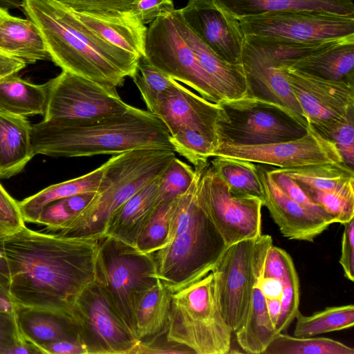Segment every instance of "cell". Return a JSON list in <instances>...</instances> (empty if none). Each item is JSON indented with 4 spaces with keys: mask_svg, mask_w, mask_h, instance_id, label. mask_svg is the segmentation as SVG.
Masks as SVG:
<instances>
[{
    "mask_svg": "<svg viewBox=\"0 0 354 354\" xmlns=\"http://www.w3.org/2000/svg\"><path fill=\"white\" fill-rule=\"evenodd\" d=\"M103 236H64L32 230L26 225L8 236L3 250L9 292L15 303L73 318L75 297L95 279Z\"/></svg>",
    "mask_w": 354,
    "mask_h": 354,
    "instance_id": "obj_1",
    "label": "cell"
},
{
    "mask_svg": "<svg viewBox=\"0 0 354 354\" xmlns=\"http://www.w3.org/2000/svg\"><path fill=\"white\" fill-rule=\"evenodd\" d=\"M31 145L35 156L55 158L116 155L142 149L175 151L160 118L132 106L115 115L43 120L32 126Z\"/></svg>",
    "mask_w": 354,
    "mask_h": 354,
    "instance_id": "obj_2",
    "label": "cell"
},
{
    "mask_svg": "<svg viewBox=\"0 0 354 354\" xmlns=\"http://www.w3.org/2000/svg\"><path fill=\"white\" fill-rule=\"evenodd\" d=\"M21 7L62 71L113 88L136 73L140 57L103 39L57 1L22 0Z\"/></svg>",
    "mask_w": 354,
    "mask_h": 354,
    "instance_id": "obj_3",
    "label": "cell"
},
{
    "mask_svg": "<svg viewBox=\"0 0 354 354\" xmlns=\"http://www.w3.org/2000/svg\"><path fill=\"white\" fill-rule=\"evenodd\" d=\"M204 168H195L190 187L177 197L167 244L152 253L159 279L171 292L212 271L227 247L197 200Z\"/></svg>",
    "mask_w": 354,
    "mask_h": 354,
    "instance_id": "obj_4",
    "label": "cell"
},
{
    "mask_svg": "<svg viewBox=\"0 0 354 354\" xmlns=\"http://www.w3.org/2000/svg\"><path fill=\"white\" fill-rule=\"evenodd\" d=\"M176 152L158 149H135L108 160L104 187L65 227L64 236H103L113 214L134 194L160 176Z\"/></svg>",
    "mask_w": 354,
    "mask_h": 354,
    "instance_id": "obj_5",
    "label": "cell"
},
{
    "mask_svg": "<svg viewBox=\"0 0 354 354\" xmlns=\"http://www.w3.org/2000/svg\"><path fill=\"white\" fill-rule=\"evenodd\" d=\"M232 333L219 306L212 271L171 292L168 340L196 354H227Z\"/></svg>",
    "mask_w": 354,
    "mask_h": 354,
    "instance_id": "obj_6",
    "label": "cell"
},
{
    "mask_svg": "<svg viewBox=\"0 0 354 354\" xmlns=\"http://www.w3.org/2000/svg\"><path fill=\"white\" fill-rule=\"evenodd\" d=\"M95 280L134 333V304L142 292L160 281L153 254L105 235L97 250Z\"/></svg>",
    "mask_w": 354,
    "mask_h": 354,
    "instance_id": "obj_7",
    "label": "cell"
},
{
    "mask_svg": "<svg viewBox=\"0 0 354 354\" xmlns=\"http://www.w3.org/2000/svg\"><path fill=\"white\" fill-rule=\"evenodd\" d=\"M221 113L216 130L218 145H258L299 138L308 127L274 103L245 96L218 103Z\"/></svg>",
    "mask_w": 354,
    "mask_h": 354,
    "instance_id": "obj_8",
    "label": "cell"
},
{
    "mask_svg": "<svg viewBox=\"0 0 354 354\" xmlns=\"http://www.w3.org/2000/svg\"><path fill=\"white\" fill-rule=\"evenodd\" d=\"M196 196L226 246L262 234L263 201L230 190L211 164L201 173Z\"/></svg>",
    "mask_w": 354,
    "mask_h": 354,
    "instance_id": "obj_9",
    "label": "cell"
},
{
    "mask_svg": "<svg viewBox=\"0 0 354 354\" xmlns=\"http://www.w3.org/2000/svg\"><path fill=\"white\" fill-rule=\"evenodd\" d=\"M72 315L87 354H131L140 341L95 279L75 297Z\"/></svg>",
    "mask_w": 354,
    "mask_h": 354,
    "instance_id": "obj_10",
    "label": "cell"
},
{
    "mask_svg": "<svg viewBox=\"0 0 354 354\" xmlns=\"http://www.w3.org/2000/svg\"><path fill=\"white\" fill-rule=\"evenodd\" d=\"M171 13L149 24L142 57L174 80L192 88L205 100L218 104L223 99L216 84L180 34Z\"/></svg>",
    "mask_w": 354,
    "mask_h": 354,
    "instance_id": "obj_11",
    "label": "cell"
},
{
    "mask_svg": "<svg viewBox=\"0 0 354 354\" xmlns=\"http://www.w3.org/2000/svg\"><path fill=\"white\" fill-rule=\"evenodd\" d=\"M269 236L227 246L212 270L222 314L234 333L247 317L262 248Z\"/></svg>",
    "mask_w": 354,
    "mask_h": 354,
    "instance_id": "obj_12",
    "label": "cell"
},
{
    "mask_svg": "<svg viewBox=\"0 0 354 354\" xmlns=\"http://www.w3.org/2000/svg\"><path fill=\"white\" fill-rule=\"evenodd\" d=\"M279 63L306 120L319 134L354 113V80L324 79Z\"/></svg>",
    "mask_w": 354,
    "mask_h": 354,
    "instance_id": "obj_13",
    "label": "cell"
},
{
    "mask_svg": "<svg viewBox=\"0 0 354 354\" xmlns=\"http://www.w3.org/2000/svg\"><path fill=\"white\" fill-rule=\"evenodd\" d=\"M245 35L317 41L354 35V17L320 10L270 12L238 19Z\"/></svg>",
    "mask_w": 354,
    "mask_h": 354,
    "instance_id": "obj_14",
    "label": "cell"
},
{
    "mask_svg": "<svg viewBox=\"0 0 354 354\" xmlns=\"http://www.w3.org/2000/svg\"><path fill=\"white\" fill-rule=\"evenodd\" d=\"M47 104L44 120L86 119L126 112L131 105L119 96L116 88L62 71L46 83Z\"/></svg>",
    "mask_w": 354,
    "mask_h": 354,
    "instance_id": "obj_15",
    "label": "cell"
},
{
    "mask_svg": "<svg viewBox=\"0 0 354 354\" xmlns=\"http://www.w3.org/2000/svg\"><path fill=\"white\" fill-rule=\"evenodd\" d=\"M241 66L247 84V96L278 104L288 111L301 124L308 126L268 37L245 35Z\"/></svg>",
    "mask_w": 354,
    "mask_h": 354,
    "instance_id": "obj_16",
    "label": "cell"
},
{
    "mask_svg": "<svg viewBox=\"0 0 354 354\" xmlns=\"http://www.w3.org/2000/svg\"><path fill=\"white\" fill-rule=\"evenodd\" d=\"M216 156L234 158L279 168L343 162L335 144L309 124L304 136L289 141L258 145L220 143L212 153V157Z\"/></svg>",
    "mask_w": 354,
    "mask_h": 354,
    "instance_id": "obj_17",
    "label": "cell"
},
{
    "mask_svg": "<svg viewBox=\"0 0 354 354\" xmlns=\"http://www.w3.org/2000/svg\"><path fill=\"white\" fill-rule=\"evenodd\" d=\"M178 10L190 30L219 57L241 65L245 35L236 17L214 0H188Z\"/></svg>",
    "mask_w": 354,
    "mask_h": 354,
    "instance_id": "obj_18",
    "label": "cell"
},
{
    "mask_svg": "<svg viewBox=\"0 0 354 354\" xmlns=\"http://www.w3.org/2000/svg\"><path fill=\"white\" fill-rule=\"evenodd\" d=\"M221 113L218 104L205 100L174 80L154 114L166 125L170 136L180 129H189L207 138L217 147L216 127Z\"/></svg>",
    "mask_w": 354,
    "mask_h": 354,
    "instance_id": "obj_19",
    "label": "cell"
},
{
    "mask_svg": "<svg viewBox=\"0 0 354 354\" xmlns=\"http://www.w3.org/2000/svg\"><path fill=\"white\" fill-rule=\"evenodd\" d=\"M267 207L281 234L289 240L313 242L330 225L329 222L290 198L277 185L269 169L257 165Z\"/></svg>",
    "mask_w": 354,
    "mask_h": 354,
    "instance_id": "obj_20",
    "label": "cell"
},
{
    "mask_svg": "<svg viewBox=\"0 0 354 354\" xmlns=\"http://www.w3.org/2000/svg\"><path fill=\"white\" fill-rule=\"evenodd\" d=\"M171 15L180 34L216 84L223 100L246 96L247 84L242 66L230 64L219 57L190 30L179 10L175 9Z\"/></svg>",
    "mask_w": 354,
    "mask_h": 354,
    "instance_id": "obj_21",
    "label": "cell"
},
{
    "mask_svg": "<svg viewBox=\"0 0 354 354\" xmlns=\"http://www.w3.org/2000/svg\"><path fill=\"white\" fill-rule=\"evenodd\" d=\"M272 244V238L270 236L259 257L247 317L242 326L234 332L239 345L246 353L263 354L276 335L268 315L266 300L261 289L266 254Z\"/></svg>",
    "mask_w": 354,
    "mask_h": 354,
    "instance_id": "obj_22",
    "label": "cell"
},
{
    "mask_svg": "<svg viewBox=\"0 0 354 354\" xmlns=\"http://www.w3.org/2000/svg\"><path fill=\"white\" fill-rule=\"evenodd\" d=\"M73 12L85 26L109 44L140 58L144 57L147 27L133 11L115 13Z\"/></svg>",
    "mask_w": 354,
    "mask_h": 354,
    "instance_id": "obj_23",
    "label": "cell"
},
{
    "mask_svg": "<svg viewBox=\"0 0 354 354\" xmlns=\"http://www.w3.org/2000/svg\"><path fill=\"white\" fill-rule=\"evenodd\" d=\"M160 176L129 198L111 217L105 235L135 245L159 198Z\"/></svg>",
    "mask_w": 354,
    "mask_h": 354,
    "instance_id": "obj_24",
    "label": "cell"
},
{
    "mask_svg": "<svg viewBox=\"0 0 354 354\" xmlns=\"http://www.w3.org/2000/svg\"><path fill=\"white\" fill-rule=\"evenodd\" d=\"M15 315L24 337L39 348L42 354V348L47 344L62 339H78L75 324L66 315L19 306Z\"/></svg>",
    "mask_w": 354,
    "mask_h": 354,
    "instance_id": "obj_25",
    "label": "cell"
},
{
    "mask_svg": "<svg viewBox=\"0 0 354 354\" xmlns=\"http://www.w3.org/2000/svg\"><path fill=\"white\" fill-rule=\"evenodd\" d=\"M282 64L300 72L331 80H354V35L336 44Z\"/></svg>",
    "mask_w": 354,
    "mask_h": 354,
    "instance_id": "obj_26",
    "label": "cell"
},
{
    "mask_svg": "<svg viewBox=\"0 0 354 354\" xmlns=\"http://www.w3.org/2000/svg\"><path fill=\"white\" fill-rule=\"evenodd\" d=\"M31 131L26 117L0 111V178L19 174L35 156Z\"/></svg>",
    "mask_w": 354,
    "mask_h": 354,
    "instance_id": "obj_27",
    "label": "cell"
},
{
    "mask_svg": "<svg viewBox=\"0 0 354 354\" xmlns=\"http://www.w3.org/2000/svg\"><path fill=\"white\" fill-rule=\"evenodd\" d=\"M237 19L270 12L320 10L354 17L353 0H214Z\"/></svg>",
    "mask_w": 354,
    "mask_h": 354,
    "instance_id": "obj_28",
    "label": "cell"
},
{
    "mask_svg": "<svg viewBox=\"0 0 354 354\" xmlns=\"http://www.w3.org/2000/svg\"><path fill=\"white\" fill-rule=\"evenodd\" d=\"M0 49L27 64L50 59L36 24L28 18L22 19L10 14L0 23Z\"/></svg>",
    "mask_w": 354,
    "mask_h": 354,
    "instance_id": "obj_29",
    "label": "cell"
},
{
    "mask_svg": "<svg viewBox=\"0 0 354 354\" xmlns=\"http://www.w3.org/2000/svg\"><path fill=\"white\" fill-rule=\"evenodd\" d=\"M108 160L93 171L75 178L50 185L18 202L24 222L35 223L41 209L48 203L84 192H98L104 187Z\"/></svg>",
    "mask_w": 354,
    "mask_h": 354,
    "instance_id": "obj_30",
    "label": "cell"
},
{
    "mask_svg": "<svg viewBox=\"0 0 354 354\" xmlns=\"http://www.w3.org/2000/svg\"><path fill=\"white\" fill-rule=\"evenodd\" d=\"M171 292L158 281L142 292L133 312V332L139 339L159 334L167 328Z\"/></svg>",
    "mask_w": 354,
    "mask_h": 354,
    "instance_id": "obj_31",
    "label": "cell"
},
{
    "mask_svg": "<svg viewBox=\"0 0 354 354\" xmlns=\"http://www.w3.org/2000/svg\"><path fill=\"white\" fill-rule=\"evenodd\" d=\"M47 104V87L35 84L17 75V73L0 80V111L10 115L27 117L44 115Z\"/></svg>",
    "mask_w": 354,
    "mask_h": 354,
    "instance_id": "obj_32",
    "label": "cell"
},
{
    "mask_svg": "<svg viewBox=\"0 0 354 354\" xmlns=\"http://www.w3.org/2000/svg\"><path fill=\"white\" fill-rule=\"evenodd\" d=\"M210 164L230 190L257 197L263 201V190L257 165L244 160L223 156H216Z\"/></svg>",
    "mask_w": 354,
    "mask_h": 354,
    "instance_id": "obj_33",
    "label": "cell"
},
{
    "mask_svg": "<svg viewBox=\"0 0 354 354\" xmlns=\"http://www.w3.org/2000/svg\"><path fill=\"white\" fill-rule=\"evenodd\" d=\"M280 169L295 180L301 189L328 191L354 178L353 169L344 162Z\"/></svg>",
    "mask_w": 354,
    "mask_h": 354,
    "instance_id": "obj_34",
    "label": "cell"
},
{
    "mask_svg": "<svg viewBox=\"0 0 354 354\" xmlns=\"http://www.w3.org/2000/svg\"><path fill=\"white\" fill-rule=\"evenodd\" d=\"M293 336L313 337L315 335L349 328L354 325V306L348 304L327 307L309 316L299 310Z\"/></svg>",
    "mask_w": 354,
    "mask_h": 354,
    "instance_id": "obj_35",
    "label": "cell"
},
{
    "mask_svg": "<svg viewBox=\"0 0 354 354\" xmlns=\"http://www.w3.org/2000/svg\"><path fill=\"white\" fill-rule=\"evenodd\" d=\"M352 347L326 337L277 333L263 354H353Z\"/></svg>",
    "mask_w": 354,
    "mask_h": 354,
    "instance_id": "obj_36",
    "label": "cell"
},
{
    "mask_svg": "<svg viewBox=\"0 0 354 354\" xmlns=\"http://www.w3.org/2000/svg\"><path fill=\"white\" fill-rule=\"evenodd\" d=\"M176 198L162 200L154 208L136 239L140 251L152 254L166 245Z\"/></svg>",
    "mask_w": 354,
    "mask_h": 354,
    "instance_id": "obj_37",
    "label": "cell"
},
{
    "mask_svg": "<svg viewBox=\"0 0 354 354\" xmlns=\"http://www.w3.org/2000/svg\"><path fill=\"white\" fill-rule=\"evenodd\" d=\"M301 189L331 216L335 223L344 224L354 218V178L331 190Z\"/></svg>",
    "mask_w": 354,
    "mask_h": 354,
    "instance_id": "obj_38",
    "label": "cell"
},
{
    "mask_svg": "<svg viewBox=\"0 0 354 354\" xmlns=\"http://www.w3.org/2000/svg\"><path fill=\"white\" fill-rule=\"evenodd\" d=\"M131 78L148 111L153 114L174 81L173 78L148 63L143 57L140 59L137 71Z\"/></svg>",
    "mask_w": 354,
    "mask_h": 354,
    "instance_id": "obj_39",
    "label": "cell"
},
{
    "mask_svg": "<svg viewBox=\"0 0 354 354\" xmlns=\"http://www.w3.org/2000/svg\"><path fill=\"white\" fill-rule=\"evenodd\" d=\"M285 274L282 280L283 291L281 298V313L276 324L275 333L286 330L295 319L299 311V283L298 274L290 254L283 250Z\"/></svg>",
    "mask_w": 354,
    "mask_h": 354,
    "instance_id": "obj_40",
    "label": "cell"
},
{
    "mask_svg": "<svg viewBox=\"0 0 354 354\" xmlns=\"http://www.w3.org/2000/svg\"><path fill=\"white\" fill-rule=\"evenodd\" d=\"M171 142L175 152L184 156L195 168L206 167L216 147L207 138L189 129H180L171 136Z\"/></svg>",
    "mask_w": 354,
    "mask_h": 354,
    "instance_id": "obj_41",
    "label": "cell"
},
{
    "mask_svg": "<svg viewBox=\"0 0 354 354\" xmlns=\"http://www.w3.org/2000/svg\"><path fill=\"white\" fill-rule=\"evenodd\" d=\"M195 176V169L175 157L160 176V200L174 198L185 194Z\"/></svg>",
    "mask_w": 354,
    "mask_h": 354,
    "instance_id": "obj_42",
    "label": "cell"
},
{
    "mask_svg": "<svg viewBox=\"0 0 354 354\" xmlns=\"http://www.w3.org/2000/svg\"><path fill=\"white\" fill-rule=\"evenodd\" d=\"M269 173L273 180L290 198L330 224L335 223V219L331 216L314 203L301 189L297 182L281 171L280 168L269 169Z\"/></svg>",
    "mask_w": 354,
    "mask_h": 354,
    "instance_id": "obj_43",
    "label": "cell"
},
{
    "mask_svg": "<svg viewBox=\"0 0 354 354\" xmlns=\"http://www.w3.org/2000/svg\"><path fill=\"white\" fill-rule=\"evenodd\" d=\"M354 113L347 120L320 134L333 142L340 154L343 162L353 169L354 167Z\"/></svg>",
    "mask_w": 354,
    "mask_h": 354,
    "instance_id": "obj_44",
    "label": "cell"
},
{
    "mask_svg": "<svg viewBox=\"0 0 354 354\" xmlns=\"http://www.w3.org/2000/svg\"><path fill=\"white\" fill-rule=\"evenodd\" d=\"M77 13H115L133 11L135 0H56Z\"/></svg>",
    "mask_w": 354,
    "mask_h": 354,
    "instance_id": "obj_45",
    "label": "cell"
},
{
    "mask_svg": "<svg viewBox=\"0 0 354 354\" xmlns=\"http://www.w3.org/2000/svg\"><path fill=\"white\" fill-rule=\"evenodd\" d=\"M24 225L18 202L0 183V237L6 239Z\"/></svg>",
    "mask_w": 354,
    "mask_h": 354,
    "instance_id": "obj_46",
    "label": "cell"
},
{
    "mask_svg": "<svg viewBox=\"0 0 354 354\" xmlns=\"http://www.w3.org/2000/svg\"><path fill=\"white\" fill-rule=\"evenodd\" d=\"M194 353L187 346L169 341L167 330L152 337L141 339L131 354Z\"/></svg>",
    "mask_w": 354,
    "mask_h": 354,
    "instance_id": "obj_47",
    "label": "cell"
},
{
    "mask_svg": "<svg viewBox=\"0 0 354 354\" xmlns=\"http://www.w3.org/2000/svg\"><path fill=\"white\" fill-rule=\"evenodd\" d=\"M175 10L173 0H135L133 11L145 24H150L160 17Z\"/></svg>",
    "mask_w": 354,
    "mask_h": 354,
    "instance_id": "obj_48",
    "label": "cell"
},
{
    "mask_svg": "<svg viewBox=\"0 0 354 354\" xmlns=\"http://www.w3.org/2000/svg\"><path fill=\"white\" fill-rule=\"evenodd\" d=\"M25 340L19 328L15 312L0 311V354H6L10 348Z\"/></svg>",
    "mask_w": 354,
    "mask_h": 354,
    "instance_id": "obj_49",
    "label": "cell"
},
{
    "mask_svg": "<svg viewBox=\"0 0 354 354\" xmlns=\"http://www.w3.org/2000/svg\"><path fill=\"white\" fill-rule=\"evenodd\" d=\"M344 230L342 239V250L339 263L345 277L351 281L354 280V218L344 224Z\"/></svg>",
    "mask_w": 354,
    "mask_h": 354,
    "instance_id": "obj_50",
    "label": "cell"
},
{
    "mask_svg": "<svg viewBox=\"0 0 354 354\" xmlns=\"http://www.w3.org/2000/svg\"><path fill=\"white\" fill-rule=\"evenodd\" d=\"M282 252L283 249L274 246L273 243L269 247L264 266V277L283 280L285 263Z\"/></svg>",
    "mask_w": 354,
    "mask_h": 354,
    "instance_id": "obj_51",
    "label": "cell"
},
{
    "mask_svg": "<svg viewBox=\"0 0 354 354\" xmlns=\"http://www.w3.org/2000/svg\"><path fill=\"white\" fill-rule=\"evenodd\" d=\"M43 354H87L78 339H62L46 345Z\"/></svg>",
    "mask_w": 354,
    "mask_h": 354,
    "instance_id": "obj_52",
    "label": "cell"
},
{
    "mask_svg": "<svg viewBox=\"0 0 354 354\" xmlns=\"http://www.w3.org/2000/svg\"><path fill=\"white\" fill-rule=\"evenodd\" d=\"M27 66L23 60L0 49V80L24 69Z\"/></svg>",
    "mask_w": 354,
    "mask_h": 354,
    "instance_id": "obj_53",
    "label": "cell"
},
{
    "mask_svg": "<svg viewBox=\"0 0 354 354\" xmlns=\"http://www.w3.org/2000/svg\"><path fill=\"white\" fill-rule=\"evenodd\" d=\"M261 289L266 299H281L283 283L279 279L263 276L261 279Z\"/></svg>",
    "mask_w": 354,
    "mask_h": 354,
    "instance_id": "obj_54",
    "label": "cell"
},
{
    "mask_svg": "<svg viewBox=\"0 0 354 354\" xmlns=\"http://www.w3.org/2000/svg\"><path fill=\"white\" fill-rule=\"evenodd\" d=\"M97 192H84L66 197V202L75 216L93 200Z\"/></svg>",
    "mask_w": 354,
    "mask_h": 354,
    "instance_id": "obj_55",
    "label": "cell"
},
{
    "mask_svg": "<svg viewBox=\"0 0 354 354\" xmlns=\"http://www.w3.org/2000/svg\"><path fill=\"white\" fill-rule=\"evenodd\" d=\"M9 286L0 281V311L15 313L18 308L9 292Z\"/></svg>",
    "mask_w": 354,
    "mask_h": 354,
    "instance_id": "obj_56",
    "label": "cell"
},
{
    "mask_svg": "<svg viewBox=\"0 0 354 354\" xmlns=\"http://www.w3.org/2000/svg\"><path fill=\"white\" fill-rule=\"evenodd\" d=\"M41 350L28 340H25L10 348L6 354H39Z\"/></svg>",
    "mask_w": 354,
    "mask_h": 354,
    "instance_id": "obj_57",
    "label": "cell"
},
{
    "mask_svg": "<svg viewBox=\"0 0 354 354\" xmlns=\"http://www.w3.org/2000/svg\"><path fill=\"white\" fill-rule=\"evenodd\" d=\"M266 305L269 317L273 326L276 324L281 313V299H266Z\"/></svg>",
    "mask_w": 354,
    "mask_h": 354,
    "instance_id": "obj_58",
    "label": "cell"
},
{
    "mask_svg": "<svg viewBox=\"0 0 354 354\" xmlns=\"http://www.w3.org/2000/svg\"><path fill=\"white\" fill-rule=\"evenodd\" d=\"M0 237V281L9 286L10 274L3 250V240Z\"/></svg>",
    "mask_w": 354,
    "mask_h": 354,
    "instance_id": "obj_59",
    "label": "cell"
},
{
    "mask_svg": "<svg viewBox=\"0 0 354 354\" xmlns=\"http://www.w3.org/2000/svg\"><path fill=\"white\" fill-rule=\"evenodd\" d=\"M22 1L19 0H0V7L6 9L21 6Z\"/></svg>",
    "mask_w": 354,
    "mask_h": 354,
    "instance_id": "obj_60",
    "label": "cell"
},
{
    "mask_svg": "<svg viewBox=\"0 0 354 354\" xmlns=\"http://www.w3.org/2000/svg\"><path fill=\"white\" fill-rule=\"evenodd\" d=\"M9 15L8 10L0 7V23Z\"/></svg>",
    "mask_w": 354,
    "mask_h": 354,
    "instance_id": "obj_61",
    "label": "cell"
}]
</instances>
